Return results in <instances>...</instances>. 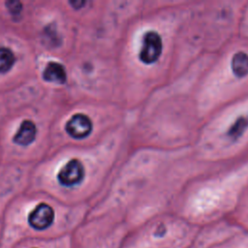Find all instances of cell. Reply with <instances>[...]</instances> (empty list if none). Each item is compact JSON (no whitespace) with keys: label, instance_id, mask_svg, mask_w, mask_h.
I'll return each instance as SVG.
<instances>
[{"label":"cell","instance_id":"8","mask_svg":"<svg viewBox=\"0 0 248 248\" xmlns=\"http://www.w3.org/2000/svg\"><path fill=\"white\" fill-rule=\"evenodd\" d=\"M208 248H248V231L240 230Z\"/></svg>","mask_w":248,"mask_h":248},{"label":"cell","instance_id":"9","mask_svg":"<svg viewBox=\"0 0 248 248\" xmlns=\"http://www.w3.org/2000/svg\"><path fill=\"white\" fill-rule=\"evenodd\" d=\"M43 78L46 81L63 84L67 80L65 68L57 62H49L43 72Z\"/></svg>","mask_w":248,"mask_h":248},{"label":"cell","instance_id":"2","mask_svg":"<svg viewBox=\"0 0 248 248\" xmlns=\"http://www.w3.org/2000/svg\"><path fill=\"white\" fill-rule=\"evenodd\" d=\"M55 222L56 213L53 207L46 202H39L27 213L24 230L18 235L16 243L27 239H52L62 237L54 230Z\"/></svg>","mask_w":248,"mask_h":248},{"label":"cell","instance_id":"1","mask_svg":"<svg viewBox=\"0 0 248 248\" xmlns=\"http://www.w3.org/2000/svg\"><path fill=\"white\" fill-rule=\"evenodd\" d=\"M199 229L177 214L165 216L128 232L121 248H192Z\"/></svg>","mask_w":248,"mask_h":248},{"label":"cell","instance_id":"5","mask_svg":"<svg viewBox=\"0 0 248 248\" xmlns=\"http://www.w3.org/2000/svg\"><path fill=\"white\" fill-rule=\"evenodd\" d=\"M66 132L75 139H83L92 131V122L90 118L81 113H77L66 123Z\"/></svg>","mask_w":248,"mask_h":248},{"label":"cell","instance_id":"11","mask_svg":"<svg viewBox=\"0 0 248 248\" xmlns=\"http://www.w3.org/2000/svg\"><path fill=\"white\" fill-rule=\"evenodd\" d=\"M16 61L15 54L10 48L0 47V73L9 72Z\"/></svg>","mask_w":248,"mask_h":248},{"label":"cell","instance_id":"7","mask_svg":"<svg viewBox=\"0 0 248 248\" xmlns=\"http://www.w3.org/2000/svg\"><path fill=\"white\" fill-rule=\"evenodd\" d=\"M36 125L31 120H24L14 137V141L19 145L26 146L32 143L36 138Z\"/></svg>","mask_w":248,"mask_h":248},{"label":"cell","instance_id":"6","mask_svg":"<svg viewBox=\"0 0 248 248\" xmlns=\"http://www.w3.org/2000/svg\"><path fill=\"white\" fill-rule=\"evenodd\" d=\"M12 248H72V235L52 239H27Z\"/></svg>","mask_w":248,"mask_h":248},{"label":"cell","instance_id":"4","mask_svg":"<svg viewBox=\"0 0 248 248\" xmlns=\"http://www.w3.org/2000/svg\"><path fill=\"white\" fill-rule=\"evenodd\" d=\"M84 176V169L78 159H72L64 165L57 174L59 183L63 186L71 187L78 184Z\"/></svg>","mask_w":248,"mask_h":248},{"label":"cell","instance_id":"3","mask_svg":"<svg viewBox=\"0 0 248 248\" xmlns=\"http://www.w3.org/2000/svg\"><path fill=\"white\" fill-rule=\"evenodd\" d=\"M163 50L161 36L156 31H147L142 38V46L140 52V59L144 64L155 63Z\"/></svg>","mask_w":248,"mask_h":248},{"label":"cell","instance_id":"10","mask_svg":"<svg viewBox=\"0 0 248 248\" xmlns=\"http://www.w3.org/2000/svg\"><path fill=\"white\" fill-rule=\"evenodd\" d=\"M232 71L234 76L243 78L248 75V54L245 52H237L232 58Z\"/></svg>","mask_w":248,"mask_h":248}]
</instances>
